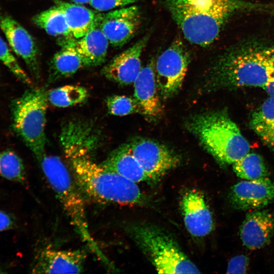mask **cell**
<instances>
[{
	"label": "cell",
	"mask_w": 274,
	"mask_h": 274,
	"mask_svg": "<svg viewBox=\"0 0 274 274\" xmlns=\"http://www.w3.org/2000/svg\"><path fill=\"white\" fill-rule=\"evenodd\" d=\"M16 223L14 216L10 213L0 210V232L14 228Z\"/></svg>",
	"instance_id": "obj_31"
},
{
	"label": "cell",
	"mask_w": 274,
	"mask_h": 274,
	"mask_svg": "<svg viewBox=\"0 0 274 274\" xmlns=\"http://www.w3.org/2000/svg\"><path fill=\"white\" fill-rule=\"evenodd\" d=\"M145 169L150 181H156L180 162L179 156L165 145L152 140L135 138L126 144Z\"/></svg>",
	"instance_id": "obj_9"
},
{
	"label": "cell",
	"mask_w": 274,
	"mask_h": 274,
	"mask_svg": "<svg viewBox=\"0 0 274 274\" xmlns=\"http://www.w3.org/2000/svg\"><path fill=\"white\" fill-rule=\"evenodd\" d=\"M250 126L274 153V96H270L253 113Z\"/></svg>",
	"instance_id": "obj_22"
},
{
	"label": "cell",
	"mask_w": 274,
	"mask_h": 274,
	"mask_svg": "<svg viewBox=\"0 0 274 274\" xmlns=\"http://www.w3.org/2000/svg\"><path fill=\"white\" fill-rule=\"evenodd\" d=\"M86 253L82 250H57L45 248L36 254L31 272L33 273H81Z\"/></svg>",
	"instance_id": "obj_12"
},
{
	"label": "cell",
	"mask_w": 274,
	"mask_h": 274,
	"mask_svg": "<svg viewBox=\"0 0 274 274\" xmlns=\"http://www.w3.org/2000/svg\"><path fill=\"white\" fill-rule=\"evenodd\" d=\"M274 233V213L267 210L248 214L240 228L239 235L248 249L256 250L267 245Z\"/></svg>",
	"instance_id": "obj_17"
},
{
	"label": "cell",
	"mask_w": 274,
	"mask_h": 274,
	"mask_svg": "<svg viewBox=\"0 0 274 274\" xmlns=\"http://www.w3.org/2000/svg\"><path fill=\"white\" fill-rule=\"evenodd\" d=\"M229 199L237 210L263 208L274 202V181L265 177L239 182L230 189Z\"/></svg>",
	"instance_id": "obj_13"
},
{
	"label": "cell",
	"mask_w": 274,
	"mask_h": 274,
	"mask_svg": "<svg viewBox=\"0 0 274 274\" xmlns=\"http://www.w3.org/2000/svg\"><path fill=\"white\" fill-rule=\"evenodd\" d=\"M99 18L95 25L85 36L73 39L84 67L100 65L106 60L110 43L99 26Z\"/></svg>",
	"instance_id": "obj_18"
},
{
	"label": "cell",
	"mask_w": 274,
	"mask_h": 274,
	"mask_svg": "<svg viewBox=\"0 0 274 274\" xmlns=\"http://www.w3.org/2000/svg\"><path fill=\"white\" fill-rule=\"evenodd\" d=\"M0 176L9 181L25 183L26 172L24 163L13 151H0Z\"/></svg>",
	"instance_id": "obj_26"
},
{
	"label": "cell",
	"mask_w": 274,
	"mask_h": 274,
	"mask_svg": "<svg viewBox=\"0 0 274 274\" xmlns=\"http://www.w3.org/2000/svg\"><path fill=\"white\" fill-rule=\"evenodd\" d=\"M74 39L65 38L61 41V48L53 55L49 63L48 83L70 77L84 67L73 44Z\"/></svg>",
	"instance_id": "obj_19"
},
{
	"label": "cell",
	"mask_w": 274,
	"mask_h": 274,
	"mask_svg": "<svg viewBox=\"0 0 274 274\" xmlns=\"http://www.w3.org/2000/svg\"><path fill=\"white\" fill-rule=\"evenodd\" d=\"M88 96L87 90L77 85H65L47 92L48 100L52 105L66 108L84 102Z\"/></svg>",
	"instance_id": "obj_25"
},
{
	"label": "cell",
	"mask_w": 274,
	"mask_h": 274,
	"mask_svg": "<svg viewBox=\"0 0 274 274\" xmlns=\"http://www.w3.org/2000/svg\"><path fill=\"white\" fill-rule=\"evenodd\" d=\"M183 42L175 40L157 58L154 71L160 96L167 99L180 90L190 62Z\"/></svg>",
	"instance_id": "obj_8"
},
{
	"label": "cell",
	"mask_w": 274,
	"mask_h": 274,
	"mask_svg": "<svg viewBox=\"0 0 274 274\" xmlns=\"http://www.w3.org/2000/svg\"><path fill=\"white\" fill-rule=\"evenodd\" d=\"M100 163L105 168L136 183L149 181L143 167L126 144L113 151Z\"/></svg>",
	"instance_id": "obj_20"
},
{
	"label": "cell",
	"mask_w": 274,
	"mask_h": 274,
	"mask_svg": "<svg viewBox=\"0 0 274 274\" xmlns=\"http://www.w3.org/2000/svg\"><path fill=\"white\" fill-rule=\"evenodd\" d=\"M1 16H1V14H0V18H1Z\"/></svg>",
	"instance_id": "obj_35"
},
{
	"label": "cell",
	"mask_w": 274,
	"mask_h": 274,
	"mask_svg": "<svg viewBox=\"0 0 274 274\" xmlns=\"http://www.w3.org/2000/svg\"><path fill=\"white\" fill-rule=\"evenodd\" d=\"M98 136L93 124L87 120H70L61 128L60 144L81 192L99 202L144 204L147 198L136 183L94 160Z\"/></svg>",
	"instance_id": "obj_1"
},
{
	"label": "cell",
	"mask_w": 274,
	"mask_h": 274,
	"mask_svg": "<svg viewBox=\"0 0 274 274\" xmlns=\"http://www.w3.org/2000/svg\"><path fill=\"white\" fill-rule=\"evenodd\" d=\"M186 127L221 164H232L249 152L250 146L240 129L224 110L194 115Z\"/></svg>",
	"instance_id": "obj_4"
},
{
	"label": "cell",
	"mask_w": 274,
	"mask_h": 274,
	"mask_svg": "<svg viewBox=\"0 0 274 274\" xmlns=\"http://www.w3.org/2000/svg\"><path fill=\"white\" fill-rule=\"evenodd\" d=\"M125 229L159 273H200L175 238L164 229L146 223H131Z\"/></svg>",
	"instance_id": "obj_6"
},
{
	"label": "cell",
	"mask_w": 274,
	"mask_h": 274,
	"mask_svg": "<svg viewBox=\"0 0 274 274\" xmlns=\"http://www.w3.org/2000/svg\"><path fill=\"white\" fill-rule=\"evenodd\" d=\"M262 88L270 96H274V73Z\"/></svg>",
	"instance_id": "obj_32"
},
{
	"label": "cell",
	"mask_w": 274,
	"mask_h": 274,
	"mask_svg": "<svg viewBox=\"0 0 274 274\" xmlns=\"http://www.w3.org/2000/svg\"><path fill=\"white\" fill-rule=\"evenodd\" d=\"M75 4L79 5H83L90 4L92 0H71Z\"/></svg>",
	"instance_id": "obj_33"
},
{
	"label": "cell",
	"mask_w": 274,
	"mask_h": 274,
	"mask_svg": "<svg viewBox=\"0 0 274 274\" xmlns=\"http://www.w3.org/2000/svg\"><path fill=\"white\" fill-rule=\"evenodd\" d=\"M139 0H92L89 5L95 10L108 11L130 6Z\"/></svg>",
	"instance_id": "obj_29"
},
{
	"label": "cell",
	"mask_w": 274,
	"mask_h": 274,
	"mask_svg": "<svg viewBox=\"0 0 274 274\" xmlns=\"http://www.w3.org/2000/svg\"><path fill=\"white\" fill-rule=\"evenodd\" d=\"M133 98L139 113L150 120H156L162 113L154 71V62L150 61L142 67L133 83Z\"/></svg>",
	"instance_id": "obj_16"
},
{
	"label": "cell",
	"mask_w": 274,
	"mask_h": 274,
	"mask_svg": "<svg viewBox=\"0 0 274 274\" xmlns=\"http://www.w3.org/2000/svg\"><path fill=\"white\" fill-rule=\"evenodd\" d=\"M38 162L76 232L99 260L106 267L111 266L91 235L81 191L64 164L57 156L46 154Z\"/></svg>",
	"instance_id": "obj_5"
},
{
	"label": "cell",
	"mask_w": 274,
	"mask_h": 274,
	"mask_svg": "<svg viewBox=\"0 0 274 274\" xmlns=\"http://www.w3.org/2000/svg\"><path fill=\"white\" fill-rule=\"evenodd\" d=\"M181 207L186 228L192 236L202 237L212 231V215L201 192L194 189L186 192Z\"/></svg>",
	"instance_id": "obj_15"
},
{
	"label": "cell",
	"mask_w": 274,
	"mask_h": 274,
	"mask_svg": "<svg viewBox=\"0 0 274 274\" xmlns=\"http://www.w3.org/2000/svg\"><path fill=\"white\" fill-rule=\"evenodd\" d=\"M173 19L186 39L205 47L213 43L228 19L251 7L242 0H165Z\"/></svg>",
	"instance_id": "obj_3"
},
{
	"label": "cell",
	"mask_w": 274,
	"mask_h": 274,
	"mask_svg": "<svg viewBox=\"0 0 274 274\" xmlns=\"http://www.w3.org/2000/svg\"><path fill=\"white\" fill-rule=\"evenodd\" d=\"M32 21L50 36L61 37L63 39L73 38L63 13L55 5L35 15L32 18Z\"/></svg>",
	"instance_id": "obj_23"
},
{
	"label": "cell",
	"mask_w": 274,
	"mask_h": 274,
	"mask_svg": "<svg viewBox=\"0 0 274 274\" xmlns=\"http://www.w3.org/2000/svg\"><path fill=\"white\" fill-rule=\"evenodd\" d=\"M274 73V47L259 42L230 48L214 62L203 83L207 91L262 87Z\"/></svg>",
	"instance_id": "obj_2"
},
{
	"label": "cell",
	"mask_w": 274,
	"mask_h": 274,
	"mask_svg": "<svg viewBox=\"0 0 274 274\" xmlns=\"http://www.w3.org/2000/svg\"><path fill=\"white\" fill-rule=\"evenodd\" d=\"M149 35L147 34L130 47L115 56L101 70L108 79L123 85L133 83L142 67L141 57Z\"/></svg>",
	"instance_id": "obj_14"
},
{
	"label": "cell",
	"mask_w": 274,
	"mask_h": 274,
	"mask_svg": "<svg viewBox=\"0 0 274 274\" xmlns=\"http://www.w3.org/2000/svg\"><path fill=\"white\" fill-rule=\"evenodd\" d=\"M249 264V258L244 255H239L232 258L227 265L228 273H245Z\"/></svg>",
	"instance_id": "obj_30"
},
{
	"label": "cell",
	"mask_w": 274,
	"mask_h": 274,
	"mask_svg": "<svg viewBox=\"0 0 274 274\" xmlns=\"http://www.w3.org/2000/svg\"><path fill=\"white\" fill-rule=\"evenodd\" d=\"M142 21L139 7L128 6L100 14L99 26L108 40L115 48L122 47L138 30Z\"/></svg>",
	"instance_id": "obj_10"
},
{
	"label": "cell",
	"mask_w": 274,
	"mask_h": 274,
	"mask_svg": "<svg viewBox=\"0 0 274 274\" xmlns=\"http://www.w3.org/2000/svg\"><path fill=\"white\" fill-rule=\"evenodd\" d=\"M0 28L13 51L23 59L33 78L39 80L41 76L39 51L31 35L8 15L1 16Z\"/></svg>",
	"instance_id": "obj_11"
},
{
	"label": "cell",
	"mask_w": 274,
	"mask_h": 274,
	"mask_svg": "<svg viewBox=\"0 0 274 274\" xmlns=\"http://www.w3.org/2000/svg\"><path fill=\"white\" fill-rule=\"evenodd\" d=\"M54 5L63 13L72 37L78 39L96 24L100 13L75 3L54 0Z\"/></svg>",
	"instance_id": "obj_21"
},
{
	"label": "cell",
	"mask_w": 274,
	"mask_h": 274,
	"mask_svg": "<svg viewBox=\"0 0 274 274\" xmlns=\"http://www.w3.org/2000/svg\"><path fill=\"white\" fill-rule=\"evenodd\" d=\"M0 61L21 82L27 85H32L31 80L22 68L7 44L1 37Z\"/></svg>",
	"instance_id": "obj_27"
},
{
	"label": "cell",
	"mask_w": 274,
	"mask_h": 274,
	"mask_svg": "<svg viewBox=\"0 0 274 274\" xmlns=\"http://www.w3.org/2000/svg\"><path fill=\"white\" fill-rule=\"evenodd\" d=\"M106 103L109 113L112 115L123 116L139 113L134 98L125 95H113L108 96Z\"/></svg>",
	"instance_id": "obj_28"
},
{
	"label": "cell",
	"mask_w": 274,
	"mask_h": 274,
	"mask_svg": "<svg viewBox=\"0 0 274 274\" xmlns=\"http://www.w3.org/2000/svg\"><path fill=\"white\" fill-rule=\"evenodd\" d=\"M232 165L236 175L246 180L265 178L269 175L263 158L255 153H248Z\"/></svg>",
	"instance_id": "obj_24"
},
{
	"label": "cell",
	"mask_w": 274,
	"mask_h": 274,
	"mask_svg": "<svg viewBox=\"0 0 274 274\" xmlns=\"http://www.w3.org/2000/svg\"><path fill=\"white\" fill-rule=\"evenodd\" d=\"M48 102L47 92L44 88H31L11 104L13 129L38 161L45 154Z\"/></svg>",
	"instance_id": "obj_7"
},
{
	"label": "cell",
	"mask_w": 274,
	"mask_h": 274,
	"mask_svg": "<svg viewBox=\"0 0 274 274\" xmlns=\"http://www.w3.org/2000/svg\"><path fill=\"white\" fill-rule=\"evenodd\" d=\"M4 272H5L3 271L2 268L0 266V273H4Z\"/></svg>",
	"instance_id": "obj_34"
}]
</instances>
